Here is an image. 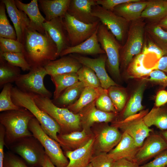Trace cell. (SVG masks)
Instances as JSON below:
<instances>
[{"instance_id":"1","label":"cell","mask_w":167,"mask_h":167,"mask_svg":"<svg viewBox=\"0 0 167 167\" xmlns=\"http://www.w3.org/2000/svg\"><path fill=\"white\" fill-rule=\"evenodd\" d=\"M22 44L23 53L31 67L44 66L48 62L58 57L57 46L46 31L41 33L28 28Z\"/></svg>"},{"instance_id":"2","label":"cell","mask_w":167,"mask_h":167,"mask_svg":"<svg viewBox=\"0 0 167 167\" xmlns=\"http://www.w3.org/2000/svg\"><path fill=\"white\" fill-rule=\"evenodd\" d=\"M34 117L30 112L23 107L0 113V124L5 129V146L9 148L20 139L33 136L29 129L28 124Z\"/></svg>"},{"instance_id":"3","label":"cell","mask_w":167,"mask_h":167,"mask_svg":"<svg viewBox=\"0 0 167 167\" xmlns=\"http://www.w3.org/2000/svg\"><path fill=\"white\" fill-rule=\"evenodd\" d=\"M11 94L14 104L30 112L38 121L45 133L61 145L57 135L61 133L59 126L51 116L38 107L32 94L21 91L16 86L12 87Z\"/></svg>"},{"instance_id":"4","label":"cell","mask_w":167,"mask_h":167,"mask_svg":"<svg viewBox=\"0 0 167 167\" xmlns=\"http://www.w3.org/2000/svg\"><path fill=\"white\" fill-rule=\"evenodd\" d=\"M32 94L38 107L49 114L59 125L61 128L60 134L69 133L80 128L81 125L79 113H74L67 108L56 106L50 98Z\"/></svg>"},{"instance_id":"5","label":"cell","mask_w":167,"mask_h":167,"mask_svg":"<svg viewBox=\"0 0 167 167\" xmlns=\"http://www.w3.org/2000/svg\"><path fill=\"white\" fill-rule=\"evenodd\" d=\"M97 37L107 56L106 65L108 70L116 78L120 79L121 44L107 27L101 23L98 29Z\"/></svg>"},{"instance_id":"6","label":"cell","mask_w":167,"mask_h":167,"mask_svg":"<svg viewBox=\"0 0 167 167\" xmlns=\"http://www.w3.org/2000/svg\"><path fill=\"white\" fill-rule=\"evenodd\" d=\"M28 128L44 148L46 155L56 167H66L69 161L61 148L60 144L44 131L37 119L34 117L30 121Z\"/></svg>"},{"instance_id":"7","label":"cell","mask_w":167,"mask_h":167,"mask_svg":"<svg viewBox=\"0 0 167 167\" xmlns=\"http://www.w3.org/2000/svg\"><path fill=\"white\" fill-rule=\"evenodd\" d=\"M145 30V23L140 19L132 22L126 42L120 50V67L122 69H126L133 57L140 53Z\"/></svg>"},{"instance_id":"8","label":"cell","mask_w":167,"mask_h":167,"mask_svg":"<svg viewBox=\"0 0 167 167\" xmlns=\"http://www.w3.org/2000/svg\"><path fill=\"white\" fill-rule=\"evenodd\" d=\"M10 148L21 156L30 167H43L46 156L39 141L33 135L21 139Z\"/></svg>"},{"instance_id":"9","label":"cell","mask_w":167,"mask_h":167,"mask_svg":"<svg viewBox=\"0 0 167 167\" xmlns=\"http://www.w3.org/2000/svg\"><path fill=\"white\" fill-rule=\"evenodd\" d=\"M47 75L44 66L32 67L28 73L21 74L15 83L16 87L23 92L50 98L52 93L44 83V78Z\"/></svg>"},{"instance_id":"10","label":"cell","mask_w":167,"mask_h":167,"mask_svg":"<svg viewBox=\"0 0 167 167\" xmlns=\"http://www.w3.org/2000/svg\"><path fill=\"white\" fill-rule=\"evenodd\" d=\"M148 112L147 110H142L125 119L114 121L111 125L127 133L134 140L137 146L140 148L145 139L152 131L143 119Z\"/></svg>"},{"instance_id":"11","label":"cell","mask_w":167,"mask_h":167,"mask_svg":"<svg viewBox=\"0 0 167 167\" xmlns=\"http://www.w3.org/2000/svg\"><path fill=\"white\" fill-rule=\"evenodd\" d=\"M71 46H76L90 37L97 30L101 23L99 20L94 23L86 24L80 22L67 12L63 18Z\"/></svg>"},{"instance_id":"12","label":"cell","mask_w":167,"mask_h":167,"mask_svg":"<svg viewBox=\"0 0 167 167\" xmlns=\"http://www.w3.org/2000/svg\"><path fill=\"white\" fill-rule=\"evenodd\" d=\"M92 14L107 27L119 43H123L127 30L128 22L113 11L97 4L92 8Z\"/></svg>"},{"instance_id":"13","label":"cell","mask_w":167,"mask_h":167,"mask_svg":"<svg viewBox=\"0 0 167 167\" xmlns=\"http://www.w3.org/2000/svg\"><path fill=\"white\" fill-rule=\"evenodd\" d=\"M167 149V143L160 134L150 135L136 154L133 161L139 165Z\"/></svg>"},{"instance_id":"14","label":"cell","mask_w":167,"mask_h":167,"mask_svg":"<svg viewBox=\"0 0 167 167\" xmlns=\"http://www.w3.org/2000/svg\"><path fill=\"white\" fill-rule=\"evenodd\" d=\"M82 65L86 66L93 70L98 78L101 87L107 89L112 86H118L108 75L105 69L107 56L105 54H101L97 58H91L79 54H71Z\"/></svg>"},{"instance_id":"15","label":"cell","mask_w":167,"mask_h":167,"mask_svg":"<svg viewBox=\"0 0 167 167\" xmlns=\"http://www.w3.org/2000/svg\"><path fill=\"white\" fill-rule=\"evenodd\" d=\"M43 26L45 31L48 32L56 45L59 57L62 51L71 46L63 18H57L49 21H46L43 23Z\"/></svg>"},{"instance_id":"16","label":"cell","mask_w":167,"mask_h":167,"mask_svg":"<svg viewBox=\"0 0 167 167\" xmlns=\"http://www.w3.org/2000/svg\"><path fill=\"white\" fill-rule=\"evenodd\" d=\"M1 1L4 4L7 12L13 24L17 40L22 43L25 30L29 26V18L25 13L18 9L14 0Z\"/></svg>"},{"instance_id":"17","label":"cell","mask_w":167,"mask_h":167,"mask_svg":"<svg viewBox=\"0 0 167 167\" xmlns=\"http://www.w3.org/2000/svg\"><path fill=\"white\" fill-rule=\"evenodd\" d=\"M96 4V0H71L67 13L83 23L93 24L99 20L92 14V7Z\"/></svg>"},{"instance_id":"18","label":"cell","mask_w":167,"mask_h":167,"mask_svg":"<svg viewBox=\"0 0 167 167\" xmlns=\"http://www.w3.org/2000/svg\"><path fill=\"white\" fill-rule=\"evenodd\" d=\"M96 138L92 137L84 145L73 150L66 151V155L69 159L66 167H86L93 156Z\"/></svg>"},{"instance_id":"19","label":"cell","mask_w":167,"mask_h":167,"mask_svg":"<svg viewBox=\"0 0 167 167\" xmlns=\"http://www.w3.org/2000/svg\"><path fill=\"white\" fill-rule=\"evenodd\" d=\"M95 101L84 107L78 113L81 125L84 128H89L95 123L111 122L116 115V113L105 112L98 109L95 105Z\"/></svg>"},{"instance_id":"20","label":"cell","mask_w":167,"mask_h":167,"mask_svg":"<svg viewBox=\"0 0 167 167\" xmlns=\"http://www.w3.org/2000/svg\"><path fill=\"white\" fill-rule=\"evenodd\" d=\"M82 65L71 54L50 61L44 66L48 75L51 76L71 72L77 73Z\"/></svg>"},{"instance_id":"21","label":"cell","mask_w":167,"mask_h":167,"mask_svg":"<svg viewBox=\"0 0 167 167\" xmlns=\"http://www.w3.org/2000/svg\"><path fill=\"white\" fill-rule=\"evenodd\" d=\"M17 7L27 15L30 20L28 28L44 33L45 31L43 24L46 20L40 12L38 0H32L28 3H25L19 0H15Z\"/></svg>"},{"instance_id":"22","label":"cell","mask_w":167,"mask_h":167,"mask_svg":"<svg viewBox=\"0 0 167 167\" xmlns=\"http://www.w3.org/2000/svg\"><path fill=\"white\" fill-rule=\"evenodd\" d=\"M140 148L137 146L131 137L123 132L119 142L108 153L114 161L125 158L133 161Z\"/></svg>"},{"instance_id":"23","label":"cell","mask_w":167,"mask_h":167,"mask_svg":"<svg viewBox=\"0 0 167 167\" xmlns=\"http://www.w3.org/2000/svg\"><path fill=\"white\" fill-rule=\"evenodd\" d=\"M122 136L118 128L112 125L107 126L101 130L96 141L100 151L108 153L117 145Z\"/></svg>"},{"instance_id":"24","label":"cell","mask_w":167,"mask_h":167,"mask_svg":"<svg viewBox=\"0 0 167 167\" xmlns=\"http://www.w3.org/2000/svg\"><path fill=\"white\" fill-rule=\"evenodd\" d=\"M98 29L90 37L84 42L76 46L68 47L63 50L59 56L62 57L72 54L92 55L105 54L98 41Z\"/></svg>"},{"instance_id":"25","label":"cell","mask_w":167,"mask_h":167,"mask_svg":"<svg viewBox=\"0 0 167 167\" xmlns=\"http://www.w3.org/2000/svg\"><path fill=\"white\" fill-rule=\"evenodd\" d=\"M71 0H39L40 8L44 13L47 21L58 17L63 18Z\"/></svg>"},{"instance_id":"26","label":"cell","mask_w":167,"mask_h":167,"mask_svg":"<svg viewBox=\"0 0 167 167\" xmlns=\"http://www.w3.org/2000/svg\"><path fill=\"white\" fill-rule=\"evenodd\" d=\"M148 1L131 2L122 3L115 7L113 11L128 22H134L140 19Z\"/></svg>"},{"instance_id":"27","label":"cell","mask_w":167,"mask_h":167,"mask_svg":"<svg viewBox=\"0 0 167 167\" xmlns=\"http://www.w3.org/2000/svg\"><path fill=\"white\" fill-rule=\"evenodd\" d=\"M146 81L143 79L131 95L124 108L122 119L135 115L143 110V106L142 101Z\"/></svg>"},{"instance_id":"28","label":"cell","mask_w":167,"mask_h":167,"mask_svg":"<svg viewBox=\"0 0 167 167\" xmlns=\"http://www.w3.org/2000/svg\"><path fill=\"white\" fill-rule=\"evenodd\" d=\"M104 89L101 87H85L78 99L67 108L74 113H78L83 108L95 101Z\"/></svg>"},{"instance_id":"29","label":"cell","mask_w":167,"mask_h":167,"mask_svg":"<svg viewBox=\"0 0 167 167\" xmlns=\"http://www.w3.org/2000/svg\"><path fill=\"white\" fill-rule=\"evenodd\" d=\"M85 129L81 131H73L65 134H60L58 138L61 145L68 149H77L85 144L92 137Z\"/></svg>"},{"instance_id":"30","label":"cell","mask_w":167,"mask_h":167,"mask_svg":"<svg viewBox=\"0 0 167 167\" xmlns=\"http://www.w3.org/2000/svg\"><path fill=\"white\" fill-rule=\"evenodd\" d=\"M167 15V1L153 0L148 1L141 18L156 22L161 21Z\"/></svg>"},{"instance_id":"31","label":"cell","mask_w":167,"mask_h":167,"mask_svg":"<svg viewBox=\"0 0 167 167\" xmlns=\"http://www.w3.org/2000/svg\"><path fill=\"white\" fill-rule=\"evenodd\" d=\"M143 119L149 127L154 126L161 131L167 130V108L154 107L144 116Z\"/></svg>"},{"instance_id":"32","label":"cell","mask_w":167,"mask_h":167,"mask_svg":"<svg viewBox=\"0 0 167 167\" xmlns=\"http://www.w3.org/2000/svg\"><path fill=\"white\" fill-rule=\"evenodd\" d=\"M85 88L83 84L78 81L64 90L57 99L52 100L54 104L67 107L78 99Z\"/></svg>"},{"instance_id":"33","label":"cell","mask_w":167,"mask_h":167,"mask_svg":"<svg viewBox=\"0 0 167 167\" xmlns=\"http://www.w3.org/2000/svg\"><path fill=\"white\" fill-rule=\"evenodd\" d=\"M51 79L55 86L54 100L58 98L67 88L79 81L77 73L71 72L51 76Z\"/></svg>"},{"instance_id":"34","label":"cell","mask_w":167,"mask_h":167,"mask_svg":"<svg viewBox=\"0 0 167 167\" xmlns=\"http://www.w3.org/2000/svg\"><path fill=\"white\" fill-rule=\"evenodd\" d=\"M145 55L142 53L136 55L129 65L127 74L131 78H141L148 76L153 71L150 68L145 67L144 60Z\"/></svg>"},{"instance_id":"35","label":"cell","mask_w":167,"mask_h":167,"mask_svg":"<svg viewBox=\"0 0 167 167\" xmlns=\"http://www.w3.org/2000/svg\"><path fill=\"white\" fill-rule=\"evenodd\" d=\"M19 67L12 66L0 57V88L15 82L21 75Z\"/></svg>"},{"instance_id":"36","label":"cell","mask_w":167,"mask_h":167,"mask_svg":"<svg viewBox=\"0 0 167 167\" xmlns=\"http://www.w3.org/2000/svg\"><path fill=\"white\" fill-rule=\"evenodd\" d=\"M145 29L152 41L163 50L164 55H167V32L158 24H153L147 25Z\"/></svg>"},{"instance_id":"37","label":"cell","mask_w":167,"mask_h":167,"mask_svg":"<svg viewBox=\"0 0 167 167\" xmlns=\"http://www.w3.org/2000/svg\"><path fill=\"white\" fill-rule=\"evenodd\" d=\"M77 73L79 81L82 82L85 87L96 88L101 87L98 78L90 68L83 65Z\"/></svg>"},{"instance_id":"38","label":"cell","mask_w":167,"mask_h":167,"mask_svg":"<svg viewBox=\"0 0 167 167\" xmlns=\"http://www.w3.org/2000/svg\"><path fill=\"white\" fill-rule=\"evenodd\" d=\"M108 94L117 112L125 108L127 101V94L125 90L118 86H111L107 89Z\"/></svg>"},{"instance_id":"39","label":"cell","mask_w":167,"mask_h":167,"mask_svg":"<svg viewBox=\"0 0 167 167\" xmlns=\"http://www.w3.org/2000/svg\"><path fill=\"white\" fill-rule=\"evenodd\" d=\"M5 6L2 1L0 4V37L17 40L14 28L10 24L6 16Z\"/></svg>"},{"instance_id":"40","label":"cell","mask_w":167,"mask_h":167,"mask_svg":"<svg viewBox=\"0 0 167 167\" xmlns=\"http://www.w3.org/2000/svg\"><path fill=\"white\" fill-rule=\"evenodd\" d=\"M0 57L10 64L21 68L23 71H29L31 69V65L22 52H0Z\"/></svg>"},{"instance_id":"41","label":"cell","mask_w":167,"mask_h":167,"mask_svg":"<svg viewBox=\"0 0 167 167\" xmlns=\"http://www.w3.org/2000/svg\"><path fill=\"white\" fill-rule=\"evenodd\" d=\"M11 83L5 84L0 93V111L18 110L21 107L16 105L11 98V90L13 87Z\"/></svg>"},{"instance_id":"42","label":"cell","mask_w":167,"mask_h":167,"mask_svg":"<svg viewBox=\"0 0 167 167\" xmlns=\"http://www.w3.org/2000/svg\"><path fill=\"white\" fill-rule=\"evenodd\" d=\"M95 104L96 108L101 111L116 114L118 112L108 94L107 89H104L101 95L96 100Z\"/></svg>"},{"instance_id":"43","label":"cell","mask_w":167,"mask_h":167,"mask_svg":"<svg viewBox=\"0 0 167 167\" xmlns=\"http://www.w3.org/2000/svg\"><path fill=\"white\" fill-rule=\"evenodd\" d=\"M23 44L17 40L0 37V52H22Z\"/></svg>"},{"instance_id":"44","label":"cell","mask_w":167,"mask_h":167,"mask_svg":"<svg viewBox=\"0 0 167 167\" xmlns=\"http://www.w3.org/2000/svg\"><path fill=\"white\" fill-rule=\"evenodd\" d=\"M114 161L108 153L101 152L93 156L90 163L92 167H112Z\"/></svg>"},{"instance_id":"45","label":"cell","mask_w":167,"mask_h":167,"mask_svg":"<svg viewBox=\"0 0 167 167\" xmlns=\"http://www.w3.org/2000/svg\"><path fill=\"white\" fill-rule=\"evenodd\" d=\"M3 167H28L19 156L10 152H7L5 153Z\"/></svg>"},{"instance_id":"46","label":"cell","mask_w":167,"mask_h":167,"mask_svg":"<svg viewBox=\"0 0 167 167\" xmlns=\"http://www.w3.org/2000/svg\"><path fill=\"white\" fill-rule=\"evenodd\" d=\"M149 78H144L147 81L151 82L163 86H167V75L160 70H155L149 75Z\"/></svg>"},{"instance_id":"47","label":"cell","mask_w":167,"mask_h":167,"mask_svg":"<svg viewBox=\"0 0 167 167\" xmlns=\"http://www.w3.org/2000/svg\"><path fill=\"white\" fill-rule=\"evenodd\" d=\"M139 167H167V149L156 156L152 161Z\"/></svg>"},{"instance_id":"48","label":"cell","mask_w":167,"mask_h":167,"mask_svg":"<svg viewBox=\"0 0 167 167\" xmlns=\"http://www.w3.org/2000/svg\"><path fill=\"white\" fill-rule=\"evenodd\" d=\"M139 0H96V4L104 9L113 11L117 6L126 2H137Z\"/></svg>"},{"instance_id":"49","label":"cell","mask_w":167,"mask_h":167,"mask_svg":"<svg viewBox=\"0 0 167 167\" xmlns=\"http://www.w3.org/2000/svg\"><path fill=\"white\" fill-rule=\"evenodd\" d=\"M142 53L145 55L149 53H153L158 60L164 56L163 50L153 41H149L148 45L144 46Z\"/></svg>"},{"instance_id":"50","label":"cell","mask_w":167,"mask_h":167,"mask_svg":"<svg viewBox=\"0 0 167 167\" xmlns=\"http://www.w3.org/2000/svg\"><path fill=\"white\" fill-rule=\"evenodd\" d=\"M5 129L0 124V167H3V162L4 157V147L5 143Z\"/></svg>"},{"instance_id":"51","label":"cell","mask_w":167,"mask_h":167,"mask_svg":"<svg viewBox=\"0 0 167 167\" xmlns=\"http://www.w3.org/2000/svg\"><path fill=\"white\" fill-rule=\"evenodd\" d=\"M135 162L125 158L114 161L112 167H139Z\"/></svg>"},{"instance_id":"52","label":"cell","mask_w":167,"mask_h":167,"mask_svg":"<svg viewBox=\"0 0 167 167\" xmlns=\"http://www.w3.org/2000/svg\"><path fill=\"white\" fill-rule=\"evenodd\" d=\"M167 103V91L161 90L157 93L155 100V105L156 107H160Z\"/></svg>"},{"instance_id":"53","label":"cell","mask_w":167,"mask_h":167,"mask_svg":"<svg viewBox=\"0 0 167 167\" xmlns=\"http://www.w3.org/2000/svg\"><path fill=\"white\" fill-rule=\"evenodd\" d=\"M151 68L152 71L158 70L167 73V56L162 57Z\"/></svg>"},{"instance_id":"54","label":"cell","mask_w":167,"mask_h":167,"mask_svg":"<svg viewBox=\"0 0 167 167\" xmlns=\"http://www.w3.org/2000/svg\"><path fill=\"white\" fill-rule=\"evenodd\" d=\"M158 24L162 28L167 29V15L160 21Z\"/></svg>"},{"instance_id":"55","label":"cell","mask_w":167,"mask_h":167,"mask_svg":"<svg viewBox=\"0 0 167 167\" xmlns=\"http://www.w3.org/2000/svg\"><path fill=\"white\" fill-rule=\"evenodd\" d=\"M45 163L47 167H56L50 161L47 156L46 158Z\"/></svg>"},{"instance_id":"56","label":"cell","mask_w":167,"mask_h":167,"mask_svg":"<svg viewBox=\"0 0 167 167\" xmlns=\"http://www.w3.org/2000/svg\"><path fill=\"white\" fill-rule=\"evenodd\" d=\"M160 134L163 138L167 143V130L161 131Z\"/></svg>"},{"instance_id":"57","label":"cell","mask_w":167,"mask_h":167,"mask_svg":"<svg viewBox=\"0 0 167 167\" xmlns=\"http://www.w3.org/2000/svg\"><path fill=\"white\" fill-rule=\"evenodd\" d=\"M86 167H92V166L91 164L90 163Z\"/></svg>"},{"instance_id":"58","label":"cell","mask_w":167,"mask_h":167,"mask_svg":"<svg viewBox=\"0 0 167 167\" xmlns=\"http://www.w3.org/2000/svg\"><path fill=\"white\" fill-rule=\"evenodd\" d=\"M43 167H47V166H46V163L45 164V165H43Z\"/></svg>"}]
</instances>
